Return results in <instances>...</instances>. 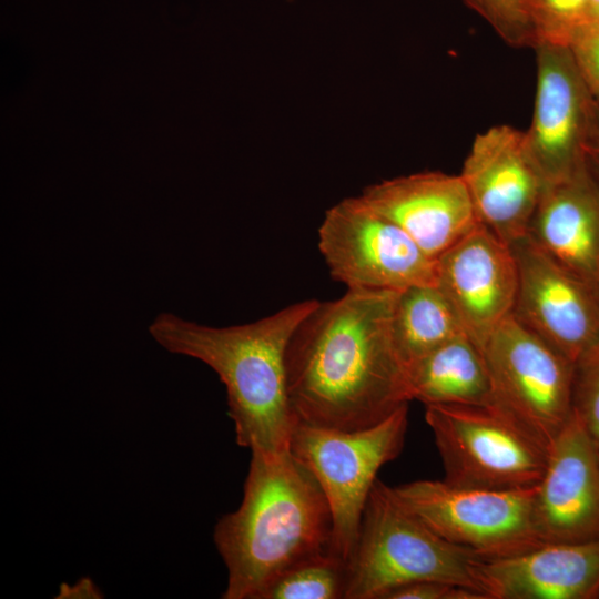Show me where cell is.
<instances>
[{
  "mask_svg": "<svg viewBox=\"0 0 599 599\" xmlns=\"http://www.w3.org/2000/svg\"><path fill=\"white\" fill-rule=\"evenodd\" d=\"M396 294L347 288L337 300L318 301L300 323L285 359L296 420L356 430L408 404L406 366L392 334Z\"/></svg>",
  "mask_w": 599,
  "mask_h": 599,
  "instance_id": "cell-1",
  "label": "cell"
},
{
  "mask_svg": "<svg viewBox=\"0 0 599 599\" xmlns=\"http://www.w3.org/2000/svg\"><path fill=\"white\" fill-rule=\"evenodd\" d=\"M317 300L288 305L255 322L213 327L173 313L156 315L151 337L170 353L211 367L225 386L236 443L265 456L290 451L293 426L286 380L288 342Z\"/></svg>",
  "mask_w": 599,
  "mask_h": 599,
  "instance_id": "cell-2",
  "label": "cell"
},
{
  "mask_svg": "<svg viewBox=\"0 0 599 599\" xmlns=\"http://www.w3.org/2000/svg\"><path fill=\"white\" fill-rule=\"evenodd\" d=\"M332 514L313 474L291 451L252 453L240 507L214 542L227 569L224 599H262L294 566L331 552Z\"/></svg>",
  "mask_w": 599,
  "mask_h": 599,
  "instance_id": "cell-3",
  "label": "cell"
},
{
  "mask_svg": "<svg viewBox=\"0 0 599 599\" xmlns=\"http://www.w3.org/2000/svg\"><path fill=\"white\" fill-rule=\"evenodd\" d=\"M484 560L432 530L377 479L347 565L345 599H383L397 587L422 580L467 587L488 599L481 575Z\"/></svg>",
  "mask_w": 599,
  "mask_h": 599,
  "instance_id": "cell-4",
  "label": "cell"
},
{
  "mask_svg": "<svg viewBox=\"0 0 599 599\" xmlns=\"http://www.w3.org/2000/svg\"><path fill=\"white\" fill-rule=\"evenodd\" d=\"M408 404L380 423L356 430L319 427L296 420L290 451L313 474L332 514L331 554L348 564L365 505L383 465L402 451Z\"/></svg>",
  "mask_w": 599,
  "mask_h": 599,
  "instance_id": "cell-5",
  "label": "cell"
},
{
  "mask_svg": "<svg viewBox=\"0 0 599 599\" xmlns=\"http://www.w3.org/2000/svg\"><path fill=\"white\" fill-rule=\"evenodd\" d=\"M445 470L458 488L514 490L537 486L548 449L495 405H427Z\"/></svg>",
  "mask_w": 599,
  "mask_h": 599,
  "instance_id": "cell-6",
  "label": "cell"
},
{
  "mask_svg": "<svg viewBox=\"0 0 599 599\" xmlns=\"http://www.w3.org/2000/svg\"><path fill=\"white\" fill-rule=\"evenodd\" d=\"M493 405L547 449L572 415L575 363L512 314L480 346Z\"/></svg>",
  "mask_w": 599,
  "mask_h": 599,
  "instance_id": "cell-7",
  "label": "cell"
},
{
  "mask_svg": "<svg viewBox=\"0 0 599 599\" xmlns=\"http://www.w3.org/2000/svg\"><path fill=\"white\" fill-rule=\"evenodd\" d=\"M536 487L514 490L458 488L415 480L390 491L422 522L485 560L507 558L544 542L534 518Z\"/></svg>",
  "mask_w": 599,
  "mask_h": 599,
  "instance_id": "cell-8",
  "label": "cell"
},
{
  "mask_svg": "<svg viewBox=\"0 0 599 599\" xmlns=\"http://www.w3.org/2000/svg\"><path fill=\"white\" fill-rule=\"evenodd\" d=\"M318 250L332 277L347 288L398 292L435 285L436 258L359 196L344 199L325 212Z\"/></svg>",
  "mask_w": 599,
  "mask_h": 599,
  "instance_id": "cell-9",
  "label": "cell"
},
{
  "mask_svg": "<svg viewBox=\"0 0 599 599\" xmlns=\"http://www.w3.org/2000/svg\"><path fill=\"white\" fill-rule=\"evenodd\" d=\"M528 153L546 184L566 180L590 164L598 102L567 47L540 44Z\"/></svg>",
  "mask_w": 599,
  "mask_h": 599,
  "instance_id": "cell-10",
  "label": "cell"
},
{
  "mask_svg": "<svg viewBox=\"0 0 599 599\" xmlns=\"http://www.w3.org/2000/svg\"><path fill=\"white\" fill-rule=\"evenodd\" d=\"M509 245L518 266L512 315L576 364L599 347L597 288L527 235Z\"/></svg>",
  "mask_w": 599,
  "mask_h": 599,
  "instance_id": "cell-11",
  "label": "cell"
},
{
  "mask_svg": "<svg viewBox=\"0 0 599 599\" xmlns=\"http://www.w3.org/2000/svg\"><path fill=\"white\" fill-rule=\"evenodd\" d=\"M460 175L483 225L508 244L527 234L546 183L525 132L502 124L477 134Z\"/></svg>",
  "mask_w": 599,
  "mask_h": 599,
  "instance_id": "cell-12",
  "label": "cell"
},
{
  "mask_svg": "<svg viewBox=\"0 0 599 599\" xmlns=\"http://www.w3.org/2000/svg\"><path fill=\"white\" fill-rule=\"evenodd\" d=\"M435 285L480 348L514 311L518 266L511 246L479 223L436 258Z\"/></svg>",
  "mask_w": 599,
  "mask_h": 599,
  "instance_id": "cell-13",
  "label": "cell"
},
{
  "mask_svg": "<svg viewBox=\"0 0 599 599\" xmlns=\"http://www.w3.org/2000/svg\"><path fill=\"white\" fill-rule=\"evenodd\" d=\"M534 518L544 544L599 539V453L573 413L548 447Z\"/></svg>",
  "mask_w": 599,
  "mask_h": 599,
  "instance_id": "cell-14",
  "label": "cell"
},
{
  "mask_svg": "<svg viewBox=\"0 0 599 599\" xmlns=\"http://www.w3.org/2000/svg\"><path fill=\"white\" fill-rule=\"evenodd\" d=\"M359 199L437 258L480 222L461 175L422 172L367 186Z\"/></svg>",
  "mask_w": 599,
  "mask_h": 599,
  "instance_id": "cell-15",
  "label": "cell"
},
{
  "mask_svg": "<svg viewBox=\"0 0 599 599\" xmlns=\"http://www.w3.org/2000/svg\"><path fill=\"white\" fill-rule=\"evenodd\" d=\"M488 599L599 598V539L546 542L516 556L484 560Z\"/></svg>",
  "mask_w": 599,
  "mask_h": 599,
  "instance_id": "cell-16",
  "label": "cell"
},
{
  "mask_svg": "<svg viewBox=\"0 0 599 599\" xmlns=\"http://www.w3.org/2000/svg\"><path fill=\"white\" fill-rule=\"evenodd\" d=\"M540 250L597 288L599 277V182L590 164L546 184L527 234Z\"/></svg>",
  "mask_w": 599,
  "mask_h": 599,
  "instance_id": "cell-17",
  "label": "cell"
},
{
  "mask_svg": "<svg viewBox=\"0 0 599 599\" xmlns=\"http://www.w3.org/2000/svg\"><path fill=\"white\" fill-rule=\"evenodd\" d=\"M409 399L427 405H493L479 346L461 334L406 365Z\"/></svg>",
  "mask_w": 599,
  "mask_h": 599,
  "instance_id": "cell-18",
  "label": "cell"
},
{
  "mask_svg": "<svg viewBox=\"0 0 599 599\" xmlns=\"http://www.w3.org/2000/svg\"><path fill=\"white\" fill-rule=\"evenodd\" d=\"M392 334L406 366L466 332L436 285H414L396 294Z\"/></svg>",
  "mask_w": 599,
  "mask_h": 599,
  "instance_id": "cell-19",
  "label": "cell"
},
{
  "mask_svg": "<svg viewBox=\"0 0 599 599\" xmlns=\"http://www.w3.org/2000/svg\"><path fill=\"white\" fill-rule=\"evenodd\" d=\"M347 565L331 552L303 561L272 582L262 599L345 598Z\"/></svg>",
  "mask_w": 599,
  "mask_h": 599,
  "instance_id": "cell-20",
  "label": "cell"
},
{
  "mask_svg": "<svg viewBox=\"0 0 599 599\" xmlns=\"http://www.w3.org/2000/svg\"><path fill=\"white\" fill-rule=\"evenodd\" d=\"M588 4L589 0H526L535 48L567 47L576 30L589 20Z\"/></svg>",
  "mask_w": 599,
  "mask_h": 599,
  "instance_id": "cell-21",
  "label": "cell"
},
{
  "mask_svg": "<svg viewBox=\"0 0 599 599\" xmlns=\"http://www.w3.org/2000/svg\"><path fill=\"white\" fill-rule=\"evenodd\" d=\"M509 45L535 48L526 0H461Z\"/></svg>",
  "mask_w": 599,
  "mask_h": 599,
  "instance_id": "cell-22",
  "label": "cell"
},
{
  "mask_svg": "<svg viewBox=\"0 0 599 599\" xmlns=\"http://www.w3.org/2000/svg\"><path fill=\"white\" fill-rule=\"evenodd\" d=\"M572 413L599 453V347L575 365Z\"/></svg>",
  "mask_w": 599,
  "mask_h": 599,
  "instance_id": "cell-23",
  "label": "cell"
},
{
  "mask_svg": "<svg viewBox=\"0 0 599 599\" xmlns=\"http://www.w3.org/2000/svg\"><path fill=\"white\" fill-rule=\"evenodd\" d=\"M567 48L591 92L599 103V23L588 20L570 38Z\"/></svg>",
  "mask_w": 599,
  "mask_h": 599,
  "instance_id": "cell-24",
  "label": "cell"
},
{
  "mask_svg": "<svg viewBox=\"0 0 599 599\" xmlns=\"http://www.w3.org/2000/svg\"><path fill=\"white\" fill-rule=\"evenodd\" d=\"M383 599H486L474 589L453 583L422 580L397 587Z\"/></svg>",
  "mask_w": 599,
  "mask_h": 599,
  "instance_id": "cell-25",
  "label": "cell"
},
{
  "mask_svg": "<svg viewBox=\"0 0 599 599\" xmlns=\"http://www.w3.org/2000/svg\"><path fill=\"white\" fill-rule=\"evenodd\" d=\"M589 159L592 164L599 167V103L597 106L592 139L589 150Z\"/></svg>",
  "mask_w": 599,
  "mask_h": 599,
  "instance_id": "cell-26",
  "label": "cell"
},
{
  "mask_svg": "<svg viewBox=\"0 0 599 599\" xmlns=\"http://www.w3.org/2000/svg\"><path fill=\"white\" fill-rule=\"evenodd\" d=\"M588 19L599 23V0H589Z\"/></svg>",
  "mask_w": 599,
  "mask_h": 599,
  "instance_id": "cell-27",
  "label": "cell"
},
{
  "mask_svg": "<svg viewBox=\"0 0 599 599\" xmlns=\"http://www.w3.org/2000/svg\"><path fill=\"white\" fill-rule=\"evenodd\" d=\"M597 291H598V294H599V277H598V282H597Z\"/></svg>",
  "mask_w": 599,
  "mask_h": 599,
  "instance_id": "cell-28",
  "label": "cell"
}]
</instances>
